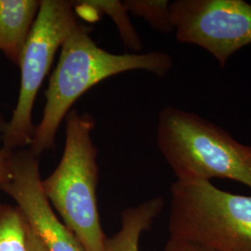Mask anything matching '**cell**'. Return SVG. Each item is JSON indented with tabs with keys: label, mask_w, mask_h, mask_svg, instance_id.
<instances>
[{
	"label": "cell",
	"mask_w": 251,
	"mask_h": 251,
	"mask_svg": "<svg viewBox=\"0 0 251 251\" xmlns=\"http://www.w3.org/2000/svg\"><path fill=\"white\" fill-rule=\"evenodd\" d=\"M90 27L79 23L66 37L45 91L43 116L29 149L38 158L55 148L59 128L75 102L101 81L142 70L163 78L173 67L171 55L160 50L116 54L95 43Z\"/></svg>",
	"instance_id": "cell-1"
},
{
	"label": "cell",
	"mask_w": 251,
	"mask_h": 251,
	"mask_svg": "<svg viewBox=\"0 0 251 251\" xmlns=\"http://www.w3.org/2000/svg\"><path fill=\"white\" fill-rule=\"evenodd\" d=\"M65 144L56 169L42 179L46 198L85 251H103L106 236L100 220L98 149L92 133L95 119L74 109L64 119Z\"/></svg>",
	"instance_id": "cell-2"
},
{
	"label": "cell",
	"mask_w": 251,
	"mask_h": 251,
	"mask_svg": "<svg viewBox=\"0 0 251 251\" xmlns=\"http://www.w3.org/2000/svg\"><path fill=\"white\" fill-rule=\"evenodd\" d=\"M156 144L177 179H231L251 188V146L195 113L163 108Z\"/></svg>",
	"instance_id": "cell-3"
},
{
	"label": "cell",
	"mask_w": 251,
	"mask_h": 251,
	"mask_svg": "<svg viewBox=\"0 0 251 251\" xmlns=\"http://www.w3.org/2000/svg\"><path fill=\"white\" fill-rule=\"evenodd\" d=\"M170 238L214 251H251V196L236 195L203 179L171 185Z\"/></svg>",
	"instance_id": "cell-4"
},
{
	"label": "cell",
	"mask_w": 251,
	"mask_h": 251,
	"mask_svg": "<svg viewBox=\"0 0 251 251\" xmlns=\"http://www.w3.org/2000/svg\"><path fill=\"white\" fill-rule=\"evenodd\" d=\"M78 24L74 1H40L36 24L19 63L21 82L17 103L0 132L3 148L16 151L30 147L36 130L33 111L36 96L50 72L56 53Z\"/></svg>",
	"instance_id": "cell-5"
},
{
	"label": "cell",
	"mask_w": 251,
	"mask_h": 251,
	"mask_svg": "<svg viewBox=\"0 0 251 251\" xmlns=\"http://www.w3.org/2000/svg\"><path fill=\"white\" fill-rule=\"evenodd\" d=\"M171 12L179 43L204 49L222 68L251 44V4L244 0H176Z\"/></svg>",
	"instance_id": "cell-6"
},
{
	"label": "cell",
	"mask_w": 251,
	"mask_h": 251,
	"mask_svg": "<svg viewBox=\"0 0 251 251\" xmlns=\"http://www.w3.org/2000/svg\"><path fill=\"white\" fill-rule=\"evenodd\" d=\"M0 191L14 200L49 251H85L75 235L56 216L42 188L39 158L28 149L13 151L11 176Z\"/></svg>",
	"instance_id": "cell-7"
},
{
	"label": "cell",
	"mask_w": 251,
	"mask_h": 251,
	"mask_svg": "<svg viewBox=\"0 0 251 251\" xmlns=\"http://www.w3.org/2000/svg\"><path fill=\"white\" fill-rule=\"evenodd\" d=\"M41 0H0V51L18 66Z\"/></svg>",
	"instance_id": "cell-8"
},
{
	"label": "cell",
	"mask_w": 251,
	"mask_h": 251,
	"mask_svg": "<svg viewBox=\"0 0 251 251\" xmlns=\"http://www.w3.org/2000/svg\"><path fill=\"white\" fill-rule=\"evenodd\" d=\"M164 206V198L156 197L126 208L121 214L120 230L113 236L106 237L103 251H140L142 233L152 227Z\"/></svg>",
	"instance_id": "cell-9"
},
{
	"label": "cell",
	"mask_w": 251,
	"mask_h": 251,
	"mask_svg": "<svg viewBox=\"0 0 251 251\" xmlns=\"http://www.w3.org/2000/svg\"><path fill=\"white\" fill-rule=\"evenodd\" d=\"M78 18L90 22L96 21L102 15H107L116 25L118 34L126 48L139 53L143 50V42L136 31L129 13L120 0H84L74 1Z\"/></svg>",
	"instance_id": "cell-10"
},
{
	"label": "cell",
	"mask_w": 251,
	"mask_h": 251,
	"mask_svg": "<svg viewBox=\"0 0 251 251\" xmlns=\"http://www.w3.org/2000/svg\"><path fill=\"white\" fill-rule=\"evenodd\" d=\"M0 251H26V220L17 206L0 204Z\"/></svg>",
	"instance_id": "cell-11"
},
{
	"label": "cell",
	"mask_w": 251,
	"mask_h": 251,
	"mask_svg": "<svg viewBox=\"0 0 251 251\" xmlns=\"http://www.w3.org/2000/svg\"><path fill=\"white\" fill-rule=\"evenodd\" d=\"M129 14L143 19L151 28L162 34H171L174 26L171 3L167 0H122Z\"/></svg>",
	"instance_id": "cell-12"
},
{
	"label": "cell",
	"mask_w": 251,
	"mask_h": 251,
	"mask_svg": "<svg viewBox=\"0 0 251 251\" xmlns=\"http://www.w3.org/2000/svg\"><path fill=\"white\" fill-rule=\"evenodd\" d=\"M12 152L3 147L0 148V189L8 183L10 179Z\"/></svg>",
	"instance_id": "cell-13"
},
{
	"label": "cell",
	"mask_w": 251,
	"mask_h": 251,
	"mask_svg": "<svg viewBox=\"0 0 251 251\" xmlns=\"http://www.w3.org/2000/svg\"><path fill=\"white\" fill-rule=\"evenodd\" d=\"M26 251H49L42 238L27 222Z\"/></svg>",
	"instance_id": "cell-14"
},
{
	"label": "cell",
	"mask_w": 251,
	"mask_h": 251,
	"mask_svg": "<svg viewBox=\"0 0 251 251\" xmlns=\"http://www.w3.org/2000/svg\"><path fill=\"white\" fill-rule=\"evenodd\" d=\"M165 251H214L206 247L193 244V243L178 241L174 239H169L165 246Z\"/></svg>",
	"instance_id": "cell-15"
},
{
	"label": "cell",
	"mask_w": 251,
	"mask_h": 251,
	"mask_svg": "<svg viewBox=\"0 0 251 251\" xmlns=\"http://www.w3.org/2000/svg\"><path fill=\"white\" fill-rule=\"evenodd\" d=\"M6 123H7V120L4 118L3 115H2V113L0 112V132H1V131H2V129L4 128V126L6 125Z\"/></svg>",
	"instance_id": "cell-16"
}]
</instances>
